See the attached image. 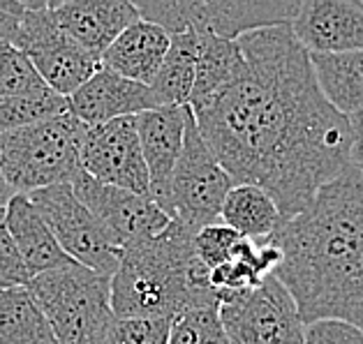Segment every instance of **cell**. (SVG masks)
<instances>
[{"label":"cell","instance_id":"6da1fadb","mask_svg":"<svg viewBox=\"0 0 363 344\" xmlns=\"http://www.w3.org/2000/svg\"><path fill=\"white\" fill-rule=\"evenodd\" d=\"M236 42L241 72L216 95L190 104V111L234 185L264 190L285 222L352 169L350 122L326 102L310 54L289 25Z\"/></svg>","mask_w":363,"mask_h":344},{"label":"cell","instance_id":"7a4b0ae2","mask_svg":"<svg viewBox=\"0 0 363 344\" xmlns=\"http://www.w3.org/2000/svg\"><path fill=\"white\" fill-rule=\"evenodd\" d=\"M271 241L282 261L273 273L303 323L338 319L363 331V178L352 166L317 192L303 213Z\"/></svg>","mask_w":363,"mask_h":344},{"label":"cell","instance_id":"3957f363","mask_svg":"<svg viewBox=\"0 0 363 344\" xmlns=\"http://www.w3.org/2000/svg\"><path fill=\"white\" fill-rule=\"evenodd\" d=\"M194 234L172 219L162 234L123 250L111 277V310L128 319H174L192 307L220 305L208 268L194 252Z\"/></svg>","mask_w":363,"mask_h":344},{"label":"cell","instance_id":"277c9868","mask_svg":"<svg viewBox=\"0 0 363 344\" xmlns=\"http://www.w3.org/2000/svg\"><path fill=\"white\" fill-rule=\"evenodd\" d=\"M86 130L82 120L65 111L0 137V171L14 194L72 183L84 171Z\"/></svg>","mask_w":363,"mask_h":344},{"label":"cell","instance_id":"5b68a950","mask_svg":"<svg viewBox=\"0 0 363 344\" xmlns=\"http://www.w3.org/2000/svg\"><path fill=\"white\" fill-rule=\"evenodd\" d=\"M28 291L54 328L58 344H102L116 319L111 310V277L79 263L35 275Z\"/></svg>","mask_w":363,"mask_h":344},{"label":"cell","instance_id":"8992f818","mask_svg":"<svg viewBox=\"0 0 363 344\" xmlns=\"http://www.w3.org/2000/svg\"><path fill=\"white\" fill-rule=\"evenodd\" d=\"M135 5L141 19L167 35H213L229 42L262 28L291 25L298 12L296 0H146Z\"/></svg>","mask_w":363,"mask_h":344},{"label":"cell","instance_id":"52a82bcc","mask_svg":"<svg viewBox=\"0 0 363 344\" xmlns=\"http://www.w3.org/2000/svg\"><path fill=\"white\" fill-rule=\"evenodd\" d=\"M12 44L30 60L49 91L65 100L102 67L100 58L79 47L56 23L49 0H23Z\"/></svg>","mask_w":363,"mask_h":344},{"label":"cell","instance_id":"ba28073f","mask_svg":"<svg viewBox=\"0 0 363 344\" xmlns=\"http://www.w3.org/2000/svg\"><path fill=\"white\" fill-rule=\"evenodd\" d=\"M232 188V176L223 169L213 151L206 146L192 111H188L183 151L172 176L167 215L190 227L192 231L218 224L223 204Z\"/></svg>","mask_w":363,"mask_h":344},{"label":"cell","instance_id":"9c48e42d","mask_svg":"<svg viewBox=\"0 0 363 344\" xmlns=\"http://www.w3.org/2000/svg\"><path fill=\"white\" fill-rule=\"evenodd\" d=\"M26 197L30 199L35 210L51 229L60 250L69 259L104 277H113V273L118 270L123 250L111 241L91 210L82 204L72 183L30 192Z\"/></svg>","mask_w":363,"mask_h":344},{"label":"cell","instance_id":"30bf717a","mask_svg":"<svg viewBox=\"0 0 363 344\" xmlns=\"http://www.w3.org/2000/svg\"><path fill=\"white\" fill-rule=\"evenodd\" d=\"M229 344H303L306 323L282 282L271 275L262 287L220 303Z\"/></svg>","mask_w":363,"mask_h":344},{"label":"cell","instance_id":"8fae6325","mask_svg":"<svg viewBox=\"0 0 363 344\" xmlns=\"http://www.w3.org/2000/svg\"><path fill=\"white\" fill-rule=\"evenodd\" d=\"M82 169L97 183L150 199V180L139 141L137 116L88 127L82 146Z\"/></svg>","mask_w":363,"mask_h":344},{"label":"cell","instance_id":"7c38bea8","mask_svg":"<svg viewBox=\"0 0 363 344\" xmlns=\"http://www.w3.org/2000/svg\"><path fill=\"white\" fill-rule=\"evenodd\" d=\"M72 188L82 204L91 210L93 217L121 250L150 241L157 234H162L172 222V217L153 199L102 185L84 171L72 180Z\"/></svg>","mask_w":363,"mask_h":344},{"label":"cell","instance_id":"4fadbf2b","mask_svg":"<svg viewBox=\"0 0 363 344\" xmlns=\"http://www.w3.org/2000/svg\"><path fill=\"white\" fill-rule=\"evenodd\" d=\"M289 28L310 56L363 51V3L303 0Z\"/></svg>","mask_w":363,"mask_h":344},{"label":"cell","instance_id":"5bb4252c","mask_svg":"<svg viewBox=\"0 0 363 344\" xmlns=\"http://www.w3.org/2000/svg\"><path fill=\"white\" fill-rule=\"evenodd\" d=\"M155 93L148 86L130 81L100 67L77 93L67 97V111L86 127H97L125 116L157 109Z\"/></svg>","mask_w":363,"mask_h":344},{"label":"cell","instance_id":"9a60e30c","mask_svg":"<svg viewBox=\"0 0 363 344\" xmlns=\"http://www.w3.org/2000/svg\"><path fill=\"white\" fill-rule=\"evenodd\" d=\"M49 10L60 28L97 58L123 30L141 19L130 0H49Z\"/></svg>","mask_w":363,"mask_h":344},{"label":"cell","instance_id":"2e32d148","mask_svg":"<svg viewBox=\"0 0 363 344\" xmlns=\"http://www.w3.org/2000/svg\"><path fill=\"white\" fill-rule=\"evenodd\" d=\"M190 107H157L137 116V130L150 180V199L167 213L172 176L183 151Z\"/></svg>","mask_w":363,"mask_h":344},{"label":"cell","instance_id":"e0dca14e","mask_svg":"<svg viewBox=\"0 0 363 344\" xmlns=\"http://www.w3.org/2000/svg\"><path fill=\"white\" fill-rule=\"evenodd\" d=\"M169 44L172 35H167L160 25L139 19L113 40L111 47L100 56V63L113 74L150 88L160 72Z\"/></svg>","mask_w":363,"mask_h":344},{"label":"cell","instance_id":"ac0fdd59","mask_svg":"<svg viewBox=\"0 0 363 344\" xmlns=\"http://www.w3.org/2000/svg\"><path fill=\"white\" fill-rule=\"evenodd\" d=\"M5 224L33 277L74 263L60 250L51 229L26 194H14L10 204L5 206Z\"/></svg>","mask_w":363,"mask_h":344},{"label":"cell","instance_id":"d6986e66","mask_svg":"<svg viewBox=\"0 0 363 344\" xmlns=\"http://www.w3.org/2000/svg\"><path fill=\"white\" fill-rule=\"evenodd\" d=\"M280 261L282 254L271 238H264V241L241 238L232 259L208 273L211 287L223 303L229 296H238L262 287L278 270Z\"/></svg>","mask_w":363,"mask_h":344},{"label":"cell","instance_id":"ffe728a7","mask_svg":"<svg viewBox=\"0 0 363 344\" xmlns=\"http://www.w3.org/2000/svg\"><path fill=\"white\" fill-rule=\"evenodd\" d=\"M317 84L331 107L345 118L363 111V51L310 56Z\"/></svg>","mask_w":363,"mask_h":344},{"label":"cell","instance_id":"44dd1931","mask_svg":"<svg viewBox=\"0 0 363 344\" xmlns=\"http://www.w3.org/2000/svg\"><path fill=\"white\" fill-rule=\"evenodd\" d=\"M199 38L194 33L172 35L169 51L162 60L150 91L155 93L160 107H188L197 81Z\"/></svg>","mask_w":363,"mask_h":344},{"label":"cell","instance_id":"7402d4cb","mask_svg":"<svg viewBox=\"0 0 363 344\" xmlns=\"http://www.w3.org/2000/svg\"><path fill=\"white\" fill-rule=\"evenodd\" d=\"M220 219L238 236L250 238V241L271 238L282 224L276 201L255 185H234L223 204Z\"/></svg>","mask_w":363,"mask_h":344},{"label":"cell","instance_id":"603a6c76","mask_svg":"<svg viewBox=\"0 0 363 344\" xmlns=\"http://www.w3.org/2000/svg\"><path fill=\"white\" fill-rule=\"evenodd\" d=\"M0 344H58L28 287L0 291Z\"/></svg>","mask_w":363,"mask_h":344},{"label":"cell","instance_id":"cb8c5ba5","mask_svg":"<svg viewBox=\"0 0 363 344\" xmlns=\"http://www.w3.org/2000/svg\"><path fill=\"white\" fill-rule=\"evenodd\" d=\"M241 67H243V56H241V49H238V42L220 40V38H213V35L199 38L197 81H194L190 104L206 100V97L216 95L220 88L232 84L238 76V72H241Z\"/></svg>","mask_w":363,"mask_h":344},{"label":"cell","instance_id":"d4e9b609","mask_svg":"<svg viewBox=\"0 0 363 344\" xmlns=\"http://www.w3.org/2000/svg\"><path fill=\"white\" fill-rule=\"evenodd\" d=\"M65 111L67 100L51 91L33 97H0V137Z\"/></svg>","mask_w":363,"mask_h":344},{"label":"cell","instance_id":"484cf974","mask_svg":"<svg viewBox=\"0 0 363 344\" xmlns=\"http://www.w3.org/2000/svg\"><path fill=\"white\" fill-rule=\"evenodd\" d=\"M169 344H229L220 305L192 307L172 319Z\"/></svg>","mask_w":363,"mask_h":344},{"label":"cell","instance_id":"4316f807","mask_svg":"<svg viewBox=\"0 0 363 344\" xmlns=\"http://www.w3.org/2000/svg\"><path fill=\"white\" fill-rule=\"evenodd\" d=\"M44 93H49V88L30 60L12 42L0 40V97H33Z\"/></svg>","mask_w":363,"mask_h":344},{"label":"cell","instance_id":"83f0119b","mask_svg":"<svg viewBox=\"0 0 363 344\" xmlns=\"http://www.w3.org/2000/svg\"><path fill=\"white\" fill-rule=\"evenodd\" d=\"M172 319H128L116 316L102 344H169Z\"/></svg>","mask_w":363,"mask_h":344},{"label":"cell","instance_id":"f1b7e54d","mask_svg":"<svg viewBox=\"0 0 363 344\" xmlns=\"http://www.w3.org/2000/svg\"><path fill=\"white\" fill-rule=\"evenodd\" d=\"M241 238L243 236H238L234 229H229L223 222L208 224L194 234V252H197V257L203 266L208 270H213L232 259V254Z\"/></svg>","mask_w":363,"mask_h":344},{"label":"cell","instance_id":"f546056e","mask_svg":"<svg viewBox=\"0 0 363 344\" xmlns=\"http://www.w3.org/2000/svg\"><path fill=\"white\" fill-rule=\"evenodd\" d=\"M30 280V270L26 268L21 254L16 250V243L12 241L10 231H7L5 210H0V291L28 287Z\"/></svg>","mask_w":363,"mask_h":344},{"label":"cell","instance_id":"4dcf8cb0","mask_svg":"<svg viewBox=\"0 0 363 344\" xmlns=\"http://www.w3.org/2000/svg\"><path fill=\"white\" fill-rule=\"evenodd\" d=\"M303 344H363V331L347 321L322 319L306 323Z\"/></svg>","mask_w":363,"mask_h":344},{"label":"cell","instance_id":"1f68e13d","mask_svg":"<svg viewBox=\"0 0 363 344\" xmlns=\"http://www.w3.org/2000/svg\"><path fill=\"white\" fill-rule=\"evenodd\" d=\"M23 0H0V40L12 42Z\"/></svg>","mask_w":363,"mask_h":344},{"label":"cell","instance_id":"d6a6232c","mask_svg":"<svg viewBox=\"0 0 363 344\" xmlns=\"http://www.w3.org/2000/svg\"><path fill=\"white\" fill-rule=\"evenodd\" d=\"M347 122H350V137H352L350 160H352V166L363 169V111L347 116Z\"/></svg>","mask_w":363,"mask_h":344},{"label":"cell","instance_id":"836d02e7","mask_svg":"<svg viewBox=\"0 0 363 344\" xmlns=\"http://www.w3.org/2000/svg\"><path fill=\"white\" fill-rule=\"evenodd\" d=\"M14 197V190L7 185L3 171H0V210H5V206L10 204V199Z\"/></svg>","mask_w":363,"mask_h":344},{"label":"cell","instance_id":"e575fe53","mask_svg":"<svg viewBox=\"0 0 363 344\" xmlns=\"http://www.w3.org/2000/svg\"><path fill=\"white\" fill-rule=\"evenodd\" d=\"M361 178H363V169H361Z\"/></svg>","mask_w":363,"mask_h":344}]
</instances>
